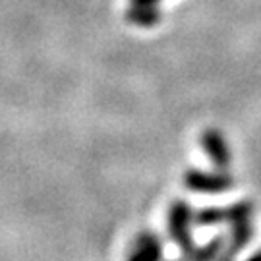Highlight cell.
<instances>
[{
	"mask_svg": "<svg viewBox=\"0 0 261 261\" xmlns=\"http://www.w3.org/2000/svg\"><path fill=\"white\" fill-rule=\"evenodd\" d=\"M194 209L186 199H174L168 207L167 228L170 240L176 244L182 253L192 252L196 248V242L192 238L190 226L194 223Z\"/></svg>",
	"mask_w": 261,
	"mask_h": 261,
	"instance_id": "cell-1",
	"label": "cell"
},
{
	"mask_svg": "<svg viewBox=\"0 0 261 261\" xmlns=\"http://www.w3.org/2000/svg\"><path fill=\"white\" fill-rule=\"evenodd\" d=\"M194 223L197 226H217L226 223V211L224 207H203L194 213Z\"/></svg>",
	"mask_w": 261,
	"mask_h": 261,
	"instance_id": "cell-8",
	"label": "cell"
},
{
	"mask_svg": "<svg viewBox=\"0 0 261 261\" xmlns=\"http://www.w3.org/2000/svg\"><path fill=\"white\" fill-rule=\"evenodd\" d=\"M184 186L196 194H224L234 186V178L226 170H199L190 168L184 174Z\"/></svg>",
	"mask_w": 261,
	"mask_h": 261,
	"instance_id": "cell-2",
	"label": "cell"
},
{
	"mask_svg": "<svg viewBox=\"0 0 261 261\" xmlns=\"http://www.w3.org/2000/svg\"><path fill=\"white\" fill-rule=\"evenodd\" d=\"M246 261H261V248L255 253H252V255H250V257H248Z\"/></svg>",
	"mask_w": 261,
	"mask_h": 261,
	"instance_id": "cell-10",
	"label": "cell"
},
{
	"mask_svg": "<svg viewBox=\"0 0 261 261\" xmlns=\"http://www.w3.org/2000/svg\"><path fill=\"white\" fill-rule=\"evenodd\" d=\"M126 261H163V240L153 230H141L128 246Z\"/></svg>",
	"mask_w": 261,
	"mask_h": 261,
	"instance_id": "cell-3",
	"label": "cell"
},
{
	"mask_svg": "<svg viewBox=\"0 0 261 261\" xmlns=\"http://www.w3.org/2000/svg\"><path fill=\"white\" fill-rule=\"evenodd\" d=\"M128 19L132 23H138V25H143V28H149V25H155L159 19V12L153 10L151 6H138L136 10L128 12Z\"/></svg>",
	"mask_w": 261,
	"mask_h": 261,
	"instance_id": "cell-9",
	"label": "cell"
},
{
	"mask_svg": "<svg viewBox=\"0 0 261 261\" xmlns=\"http://www.w3.org/2000/svg\"><path fill=\"white\" fill-rule=\"evenodd\" d=\"M138 6H151V2H155V0H134Z\"/></svg>",
	"mask_w": 261,
	"mask_h": 261,
	"instance_id": "cell-11",
	"label": "cell"
},
{
	"mask_svg": "<svg viewBox=\"0 0 261 261\" xmlns=\"http://www.w3.org/2000/svg\"><path fill=\"white\" fill-rule=\"evenodd\" d=\"M199 143H201V149L205 151V155L209 157V161L213 163V167L217 170H226L230 167L232 153H230V147H228V143H226L221 132L215 130V128H207L201 134Z\"/></svg>",
	"mask_w": 261,
	"mask_h": 261,
	"instance_id": "cell-4",
	"label": "cell"
},
{
	"mask_svg": "<svg viewBox=\"0 0 261 261\" xmlns=\"http://www.w3.org/2000/svg\"><path fill=\"white\" fill-rule=\"evenodd\" d=\"M224 242L226 240L223 236H215L213 240H209L203 246H196L192 252L182 253V257L186 261H217L224 250Z\"/></svg>",
	"mask_w": 261,
	"mask_h": 261,
	"instance_id": "cell-6",
	"label": "cell"
},
{
	"mask_svg": "<svg viewBox=\"0 0 261 261\" xmlns=\"http://www.w3.org/2000/svg\"><path fill=\"white\" fill-rule=\"evenodd\" d=\"M253 238V226L252 221L250 223H240L230 226V234L224 242V250L221 252L217 261H236L238 253L242 252L248 244L252 242Z\"/></svg>",
	"mask_w": 261,
	"mask_h": 261,
	"instance_id": "cell-5",
	"label": "cell"
},
{
	"mask_svg": "<svg viewBox=\"0 0 261 261\" xmlns=\"http://www.w3.org/2000/svg\"><path fill=\"white\" fill-rule=\"evenodd\" d=\"M172 261H186V259H184V257H180V259H172Z\"/></svg>",
	"mask_w": 261,
	"mask_h": 261,
	"instance_id": "cell-12",
	"label": "cell"
},
{
	"mask_svg": "<svg viewBox=\"0 0 261 261\" xmlns=\"http://www.w3.org/2000/svg\"><path fill=\"white\" fill-rule=\"evenodd\" d=\"M226 211V223L228 226H234V224H240V223H250L252 221V215H253V205L250 201H236L232 205L224 207Z\"/></svg>",
	"mask_w": 261,
	"mask_h": 261,
	"instance_id": "cell-7",
	"label": "cell"
}]
</instances>
